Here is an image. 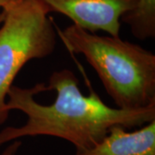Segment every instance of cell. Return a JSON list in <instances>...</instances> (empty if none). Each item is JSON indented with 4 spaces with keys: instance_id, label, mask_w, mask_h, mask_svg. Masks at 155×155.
Masks as SVG:
<instances>
[{
    "instance_id": "cell-4",
    "label": "cell",
    "mask_w": 155,
    "mask_h": 155,
    "mask_svg": "<svg viewBox=\"0 0 155 155\" xmlns=\"http://www.w3.org/2000/svg\"><path fill=\"white\" fill-rule=\"evenodd\" d=\"M48 12L66 16L78 27L91 33L105 31L120 36L122 17L133 11L138 0H38Z\"/></svg>"
},
{
    "instance_id": "cell-1",
    "label": "cell",
    "mask_w": 155,
    "mask_h": 155,
    "mask_svg": "<svg viewBox=\"0 0 155 155\" xmlns=\"http://www.w3.org/2000/svg\"><path fill=\"white\" fill-rule=\"evenodd\" d=\"M8 110H19L27 116L20 127L0 131V146L27 136L47 135L72 143L76 153L93 147L120 125L126 128L141 127L155 120V104L139 110H122L105 104L91 89L84 96L72 71L54 72L48 84L30 88L12 85L7 95Z\"/></svg>"
},
{
    "instance_id": "cell-8",
    "label": "cell",
    "mask_w": 155,
    "mask_h": 155,
    "mask_svg": "<svg viewBox=\"0 0 155 155\" xmlns=\"http://www.w3.org/2000/svg\"><path fill=\"white\" fill-rule=\"evenodd\" d=\"M11 0H0V9L3 7V6H5L8 3V2H10Z\"/></svg>"
},
{
    "instance_id": "cell-6",
    "label": "cell",
    "mask_w": 155,
    "mask_h": 155,
    "mask_svg": "<svg viewBox=\"0 0 155 155\" xmlns=\"http://www.w3.org/2000/svg\"><path fill=\"white\" fill-rule=\"evenodd\" d=\"M122 22L129 27L139 40L155 37V0H138L135 9L122 17Z\"/></svg>"
},
{
    "instance_id": "cell-7",
    "label": "cell",
    "mask_w": 155,
    "mask_h": 155,
    "mask_svg": "<svg viewBox=\"0 0 155 155\" xmlns=\"http://www.w3.org/2000/svg\"><path fill=\"white\" fill-rule=\"evenodd\" d=\"M21 147L22 141H20L19 140H13L0 155H17V152L21 148Z\"/></svg>"
},
{
    "instance_id": "cell-2",
    "label": "cell",
    "mask_w": 155,
    "mask_h": 155,
    "mask_svg": "<svg viewBox=\"0 0 155 155\" xmlns=\"http://www.w3.org/2000/svg\"><path fill=\"white\" fill-rule=\"evenodd\" d=\"M67 48L82 54L97 72L116 108L139 110L155 104V54L120 36L99 35L72 23L56 28Z\"/></svg>"
},
{
    "instance_id": "cell-5",
    "label": "cell",
    "mask_w": 155,
    "mask_h": 155,
    "mask_svg": "<svg viewBox=\"0 0 155 155\" xmlns=\"http://www.w3.org/2000/svg\"><path fill=\"white\" fill-rule=\"evenodd\" d=\"M76 155H155V120L131 132L113 126L97 144Z\"/></svg>"
},
{
    "instance_id": "cell-3",
    "label": "cell",
    "mask_w": 155,
    "mask_h": 155,
    "mask_svg": "<svg viewBox=\"0 0 155 155\" xmlns=\"http://www.w3.org/2000/svg\"><path fill=\"white\" fill-rule=\"evenodd\" d=\"M58 33L38 0H11L0 12V126L8 120L7 95L28 61L54 53Z\"/></svg>"
}]
</instances>
